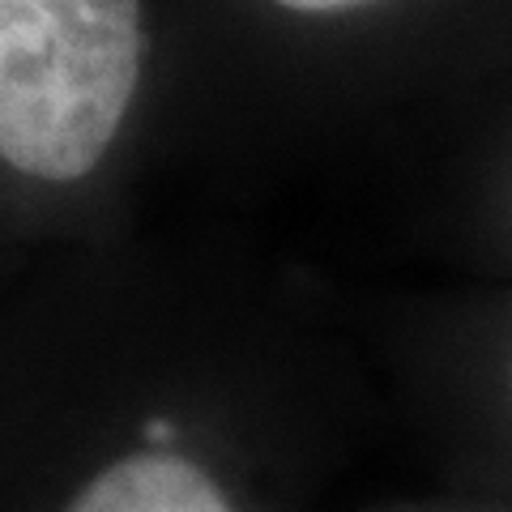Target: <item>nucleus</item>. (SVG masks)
Listing matches in <instances>:
<instances>
[{
	"label": "nucleus",
	"instance_id": "obj_1",
	"mask_svg": "<svg viewBox=\"0 0 512 512\" xmlns=\"http://www.w3.org/2000/svg\"><path fill=\"white\" fill-rule=\"evenodd\" d=\"M158 239L0 291V512H261L180 372Z\"/></svg>",
	"mask_w": 512,
	"mask_h": 512
},
{
	"label": "nucleus",
	"instance_id": "obj_2",
	"mask_svg": "<svg viewBox=\"0 0 512 512\" xmlns=\"http://www.w3.org/2000/svg\"><path fill=\"white\" fill-rule=\"evenodd\" d=\"M163 90L158 0H0V291L141 231Z\"/></svg>",
	"mask_w": 512,
	"mask_h": 512
},
{
	"label": "nucleus",
	"instance_id": "obj_3",
	"mask_svg": "<svg viewBox=\"0 0 512 512\" xmlns=\"http://www.w3.org/2000/svg\"><path fill=\"white\" fill-rule=\"evenodd\" d=\"M269 9L286 13V18H346V13H359L367 5H376V0H265Z\"/></svg>",
	"mask_w": 512,
	"mask_h": 512
},
{
	"label": "nucleus",
	"instance_id": "obj_4",
	"mask_svg": "<svg viewBox=\"0 0 512 512\" xmlns=\"http://www.w3.org/2000/svg\"><path fill=\"white\" fill-rule=\"evenodd\" d=\"M508 393H512V376H508Z\"/></svg>",
	"mask_w": 512,
	"mask_h": 512
}]
</instances>
